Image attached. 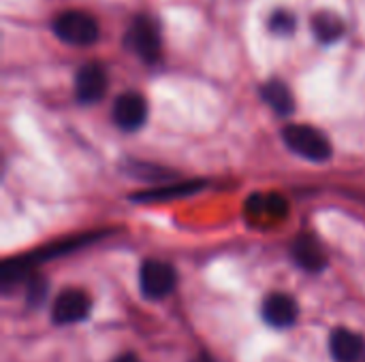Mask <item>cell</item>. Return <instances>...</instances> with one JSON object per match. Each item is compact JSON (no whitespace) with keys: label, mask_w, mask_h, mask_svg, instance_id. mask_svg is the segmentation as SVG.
Listing matches in <instances>:
<instances>
[{"label":"cell","mask_w":365,"mask_h":362,"mask_svg":"<svg viewBox=\"0 0 365 362\" xmlns=\"http://www.w3.org/2000/svg\"><path fill=\"white\" fill-rule=\"evenodd\" d=\"M293 258H295V262L302 269H306L310 273H319L327 265V258H325L323 247L319 245V241L314 237H308V235L299 237L293 243Z\"/></svg>","instance_id":"30bf717a"},{"label":"cell","mask_w":365,"mask_h":362,"mask_svg":"<svg viewBox=\"0 0 365 362\" xmlns=\"http://www.w3.org/2000/svg\"><path fill=\"white\" fill-rule=\"evenodd\" d=\"M92 303L83 290H62L51 305V320L60 326H71L83 322L90 316Z\"/></svg>","instance_id":"277c9868"},{"label":"cell","mask_w":365,"mask_h":362,"mask_svg":"<svg viewBox=\"0 0 365 362\" xmlns=\"http://www.w3.org/2000/svg\"><path fill=\"white\" fill-rule=\"evenodd\" d=\"M107 92V75L98 64H86L77 70L75 77V94L83 105L98 102Z\"/></svg>","instance_id":"ba28073f"},{"label":"cell","mask_w":365,"mask_h":362,"mask_svg":"<svg viewBox=\"0 0 365 362\" xmlns=\"http://www.w3.org/2000/svg\"><path fill=\"white\" fill-rule=\"evenodd\" d=\"M312 30L321 43H334L344 34V21L329 11H321L312 17Z\"/></svg>","instance_id":"5bb4252c"},{"label":"cell","mask_w":365,"mask_h":362,"mask_svg":"<svg viewBox=\"0 0 365 362\" xmlns=\"http://www.w3.org/2000/svg\"><path fill=\"white\" fill-rule=\"evenodd\" d=\"M364 337L349 331V329H336L329 339V352L336 362H357L364 354Z\"/></svg>","instance_id":"9c48e42d"},{"label":"cell","mask_w":365,"mask_h":362,"mask_svg":"<svg viewBox=\"0 0 365 362\" xmlns=\"http://www.w3.org/2000/svg\"><path fill=\"white\" fill-rule=\"evenodd\" d=\"M148 119V102L137 92H126L113 102V122L126 132L139 130Z\"/></svg>","instance_id":"8992f818"},{"label":"cell","mask_w":365,"mask_h":362,"mask_svg":"<svg viewBox=\"0 0 365 362\" xmlns=\"http://www.w3.org/2000/svg\"><path fill=\"white\" fill-rule=\"evenodd\" d=\"M261 316L269 326L287 329V326L295 324V320L299 316V307L293 297H289L284 292H272L261 305Z\"/></svg>","instance_id":"52a82bcc"},{"label":"cell","mask_w":365,"mask_h":362,"mask_svg":"<svg viewBox=\"0 0 365 362\" xmlns=\"http://www.w3.org/2000/svg\"><path fill=\"white\" fill-rule=\"evenodd\" d=\"M248 213L255 215V218H267L269 222H278L282 218H287L289 213V205L284 201V196L280 194H259V196H252L250 203H248Z\"/></svg>","instance_id":"8fae6325"},{"label":"cell","mask_w":365,"mask_h":362,"mask_svg":"<svg viewBox=\"0 0 365 362\" xmlns=\"http://www.w3.org/2000/svg\"><path fill=\"white\" fill-rule=\"evenodd\" d=\"M126 45L145 62H156L160 55V34L150 17H137L126 34Z\"/></svg>","instance_id":"5b68a950"},{"label":"cell","mask_w":365,"mask_h":362,"mask_svg":"<svg viewBox=\"0 0 365 362\" xmlns=\"http://www.w3.org/2000/svg\"><path fill=\"white\" fill-rule=\"evenodd\" d=\"M113 362H141V358L135 356V354H122V356H118Z\"/></svg>","instance_id":"e0dca14e"},{"label":"cell","mask_w":365,"mask_h":362,"mask_svg":"<svg viewBox=\"0 0 365 362\" xmlns=\"http://www.w3.org/2000/svg\"><path fill=\"white\" fill-rule=\"evenodd\" d=\"M261 98L278 113V115H291L295 111V100L287 83L272 79L265 85H261Z\"/></svg>","instance_id":"7c38bea8"},{"label":"cell","mask_w":365,"mask_h":362,"mask_svg":"<svg viewBox=\"0 0 365 362\" xmlns=\"http://www.w3.org/2000/svg\"><path fill=\"white\" fill-rule=\"evenodd\" d=\"M53 32L68 45L88 47L98 38V23L83 11H66L53 19Z\"/></svg>","instance_id":"7a4b0ae2"},{"label":"cell","mask_w":365,"mask_h":362,"mask_svg":"<svg viewBox=\"0 0 365 362\" xmlns=\"http://www.w3.org/2000/svg\"><path fill=\"white\" fill-rule=\"evenodd\" d=\"M269 28L276 34H293V30H295V17H293V13H289L284 9L276 11L272 15V19H269Z\"/></svg>","instance_id":"9a60e30c"},{"label":"cell","mask_w":365,"mask_h":362,"mask_svg":"<svg viewBox=\"0 0 365 362\" xmlns=\"http://www.w3.org/2000/svg\"><path fill=\"white\" fill-rule=\"evenodd\" d=\"M282 139H284V145L293 154H297V156H302V158H306L310 162H325V160L331 158L329 139L321 130H317L312 126L291 124V126H287L282 130Z\"/></svg>","instance_id":"6da1fadb"},{"label":"cell","mask_w":365,"mask_h":362,"mask_svg":"<svg viewBox=\"0 0 365 362\" xmlns=\"http://www.w3.org/2000/svg\"><path fill=\"white\" fill-rule=\"evenodd\" d=\"M203 188V181H188V183H173L167 188H156V190H145L141 194H135L133 201L137 203H163L169 198H180V196H188L195 194Z\"/></svg>","instance_id":"4fadbf2b"},{"label":"cell","mask_w":365,"mask_h":362,"mask_svg":"<svg viewBox=\"0 0 365 362\" xmlns=\"http://www.w3.org/2000/svg\"><path fill=\"white\" fill-rule=\"evenodd\" d=\"M192 362H212V361H210L207 356H199V358H195V361H192Z\"/></svg>","instance_id":"ac0fdd59"},{"label":"cell","mask_w":365,"mask_h":362,"mask_svg":"<svg viewBox=\"0 0 365 362\" xmlns=\"http://www.w3.org/2000/svg\"><path fill=\"white\" fill-rule=\"evenodd\" d=\"M43 297H45V284L38 282V280H32L30 286H28V301H30V305L32 303L36 305Z\"/></svg>","instance_id":"2e32d148"},{"label":"cell","mask_w":365,"mask_h":362,"mask_svg":"<svg viewBox=\"0 0 365 362\" xmlns=\"http://www.w3.org/2000/svg\"><path fill=\"white\" fill-rule=\"evenodd\" d=\"M175 271L163 260H145L139 269V288L145 299L160 301L175 290Z\"/></svg>","instance_id":"3957f363"}]
</instances>
